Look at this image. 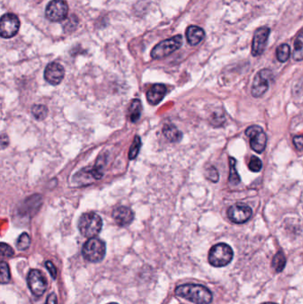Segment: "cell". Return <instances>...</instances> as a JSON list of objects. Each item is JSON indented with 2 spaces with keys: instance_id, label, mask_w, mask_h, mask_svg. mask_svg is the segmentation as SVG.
<instances>
[{
  "instance_id": "cell-1",
  "label": "cell",
  "mask_w": 303,
  "mask_h": 304,
  "mask_svg": "<svg viewBox=\"0 0 303 304\" xmlns=\"http://www.w3.org/2000/svg\"><path fill=\"white\" fill-rule=\"evenodd\" d=\"M175 294L196 304H209L213 301L212 292L202 285H181L175 289Z\"/></svg>"
},
{
  "instance_id": "cell-2",
  "label": "cell",
  "mask_w": 303,
  "mask_h": 304,
  "mask_svg": "<svg viewBox=\"0 0 303 304\" xmlns=\"http://www.w3.org/2000/svg\"><path fill=\"white\" fill-rule=\"evenodd\" d=\"M77 227L84 237H95L103 229V219L93 212L86 213L80 216Z\"/></svg>"
},
{
  "instance_id": "cell-3",
  "label": "cell",
  "mask_w": 303,
  "mask_h": 304,
  "mask_svg": "<svg viewBox=\"0 0 303 304\" xmlns=\"http://www.w3.org/2000/svg\"><path fill=\"white\" fill-rule=\"evenodd\" d=\"M233 250L229 245L219 243L211 248L208 254V261L213 267L226 266L233 259Z\"/></svg>"
},
{
  "instance_id": "cell-4",
  "label": "cell",
  "mask_w": 303,
  "mask_h": 304,
  "mask_svg": "<svg viewBox=\"0 0 303 304\" xmlns=\"http://www.w3.org/2000/svg\"><path fill=\"white\" fill-rule=\"evenodd\" d=\"M82 254L87 261L90 262H100L106 254V245L104 241L97 237H92L84 244Z\"/></svg>"
},
{
  "instance_id": "cell-5",
  "label": "cell",
  "mask_w": 303,
  "mask_h": 304,
  "mask_svg": "<svg viewBox=\"0 0 303 304\" xmlns=\"http://www.w3.org/2000/svg\"><path fill=\"white\" fill-rule=\"evenodd\" d=\"M183 45V37L180 35H176L174 37L166 39V40L157 44L151 51V57L156 60H159L173 54V52L178 50Z\"/></svg>"
},
{
  "instance_id": "cell-6",
  "label": "cell",
  "mask_w": 303,
  "mask_h": 304,
  "mask_svg": "<svg viewBox=\"0 0 303 304\" xmlns=\"http://www.w3.org/2000/svg\"><path fill=\"white\" fill-rule=\"evenodd\" d=\"M68 13L69 6L65 0H52L46 9V16L53 23L65 20Z\"/></svg>"
},
{
  "instance_id": "cell-7",
  "label": "cell",
  "mask_w": 303,
  "mask_h": 304,
  "mask_svg": "<svg viewBox=\"0 0 303 304\" xmlns=\"http://www.w3.org/2000/svg\"><path fill=\"white\" fill-rule=\"evenodd\" d=\"M103 175V167L100 165L96 164L95 167L83 168L82 170L77 172V174L73 177V180L77 186H85L92 184L95 180H100Z\"/></svg>"
},
{
  "instance_id": "cell-8",
  "label": "cell",
  "mask_w": 303,
  "mask_h": 304,
  "mask_svg": "<svg viewBox=\"0 0 303 304\" xmlns=\"http://www.w3.org/2000/svg\"><path fill=\"white\" fill-rule=\"evenodd\" d=\"M20 26V20L15 14H4L0 21V35L3 38L14 37L18 33Z\"/></svg>"
},
{
  "instance_id": "cell-9",
  "label": "cell",
  "mask_w": 303,
  "mask_h": 304,
  "mask_svg": "<svg viewBox=\"0 0 303 304\" xmlns=\"http://www.w3.org/2000/svg\"><path fill=\"white\" fill-rule=\"evenodd\" d=\"M246 134L250 140L251 148L257 153H261L265 150L267 144V135L261 127L252 126L246 130Z\"/></svg>"
},
{
  "instance_id": "cell-10",
  "label": "cell",
  "mask_w": 303,
  "mask_h": 304,
  "mask_svg": "<svg viewBox=\"0 0 303 304\" xmlns=\"http://www.w3.org/2000/svg\"><path fill=\"white\" fill-rule=\"evenodd\" d=\"M28 287L37 297L42 296L47 289V280L38 270H31L27 277Z\"/></svg>"
},
{
  "instance_id": "cell-11",
  "label": "cell",
  "mask_w": 303,
  "mask_h": 304,
  "mask_svg": "<svg viewBox=\"0 0 303 304\" xmlns=\"http://www.w3.org/2000/svg\"><path fill=\"white\" fill-rule=\"evenodd\" d=\"M253 214L252 208L247 204L237 203L230 207L228 210V216L234 224H245L247 222Z\"/></svg>"
},
{
  "instance_id": "cell-12",
  "label": "cell",
  "mask_w": 303,
  "mask_h": 304,
  "mask_svg": "<svg viewBox=\"0 0 303 304\" xmlns=\"http://www.w3.org/2000/svg\"><path fill=\"white\" fill-rule=\"evenodd\" d=\"M270 77L271 72L269 70H260L255 75L252 85V95L253 97L261 96L268 90Z\"/></svg>"
},
{
  "instance_id": "cell-13",
  "label": "cell",
  "mask_w": 303,
  "mask_h": 304,
  "mask_svg": "<svg viewBox=\"0 0 303 304\" xmlns=\"http://www.w3.org/2000/svg\"><path fill=\"white\" fill-rule=\"evenodd\" d=\"M270 33V29L266 27L260 28L255 31L252 44V54L253 56H259L264 53Z\"/></svg>"
},
{
  "instance_id": "cell-14",
  "label": "cell",
  "mask_w": 303,
  "mask_h": 304,
  "mask_svg": "<svg viewBox=\"0 0 303 304\" xmlns=\"http://www.w3.org/2000/svg\"><path fill=\"white\" fill-rule=\"evenodd\" d=\"M65 75L64 68L58 63H52L47 65L45 70V79L48 83L57 86L64 79Z\"/></svg>"
},
{
  "instance_id": "cell-15",
  "label": "cell",
  "mask_w": 303,
  "mask_h": 304,
  "mask_svg": "<svg viewBox=\"0 0 303 304\" xmlns=\"http://www.w3.org/2000/svg\"><path fill=\"white\" fill-rule=\"evenodd\" d=\"M112 216L116 224L121 227L129 225L134 219L133 211L127 207H119L116 208L112 213Z\"/></svg>"
},
{
  "instance_id": "cell-16",
  "label": "cell",
  "mask_w": 303,
  "mask_h": 304,
  "mask_svg": "<svg viewBox=\"0 0 303 304\" xmlns=\"http://www.w3.org/2000/svg\"><path fill=\"white\" fill-rule=\"evenodd\" d=\"M167 94V87L163 84H156L147 92V100L151 105H157Z\"/></svg>"
},
{
  "instance_id": "cell-17",
  "label": "cell",
  "mask_w": 303,
  "mask_h": 304,
  "mask_svg": "<svg viewBox=\"0 0 303 304\" xmlns=\"http://www.w3.org/2000/svg\"><path fill=\"white\" fill-rule=\"evenodd\" d=\"M186 37L190 46H197L203 40L205 37V31L203 29L192 25L187 29Z\"/></svg>"
},
{
  "instance_id": "cell-18",
  "label": "cell",
  "mask_w": 303,
  "mask_h": 304,
  "mask_svg": "<svg viewBox=\"0 0 303 304\" xmlns=\"http://www.w3.org/2000/svg\"><path fill=\"white\" fill-rule=\"evenodd\" d=\"M163 134L171 143H177L183 137V134L177 129L175 126L172 124L165 125V127H163Z\"/></svg>"
},
{
  "instance_id": "cell-19",
  "label": "cell",
  "mask_w": 303,
  "mask_h": 304,
  "mask_svg": "<svg viewBox=\"0 0 303 304\" xmlns=\"http://www.w3.org/2000/svg\"><path fill=\"white\" fill-rule=\"evenodd\" d=\"M142 111H143V106L140 100L139 99L133 100L130 107L128 109V117L130 118L131 122L135 123L140 119Z\"/></svg>"
},
{
  "instance_id": "cell-20",
  "label": "cell",
  "mask_w": 303,
  "mask_h": 304,
  "mask_svg": "<svg viewBox=\"0 0 303 304\" xmlns=\"http://www.w3.org/2000/svg\"><path fill=\"white\" fill-rule=\"evenodd\" d=\"M286 265H287V258L283 252L280 251L274 255L271 266L276 272H281V271H283Z\"/></svg>"
},
{
  "instance_id": "cell-21",
  "label": "cell",
  "mask_w": 303,
  "mask_h": 304,
  "mask_svg": "<svg viewBox=\"0 0 303 304\" xmlns=\"http://www.w3.org/2000/svg\"><path fill=\"white\" fill-rule=\"evenodd\" d=\"M293 57L294 60L298 62L303 60V32L300 33L295 39Z\"/></svg>"
},
{
  "instance_id": "cell-22",
  "label": "cell",
  "mask_w": 303,
  "mask_h": 304,
  "mask_svg": "<svg viewBox=\"0 0 303 304\" xmlns=\"http://www.w3.org/2000/svg\"><path fill=\"white\" fill-rule=\"evenodd\" d=\"M236 164L237 161L234 157H230V176H229V180L231 184L233 185H237L240 183V177L238 174H237V169H236Z\"/></svg>"
},
{
  "instance_id": "cell-23",
  "label": "cell",
  "mask_w": 303,
  "mask_h": 304,
  "mask_svg": "<svg viewBox=\"0 0 303 304\" xmlns=\"http://www.w3.org/2000/svg\"><path fill=\"white\" fill-rule=\"evenodd\" d=\"M31 112L33 117L37 119V120H43L47 117V114H48V110L45 105L42 104H36L33 105V107L31 109Z\"/></svg>"
},
{
  "instance_id": "cell-24",
  "label": "cell",
  "mask_w": 303,
  "mask_h": 304,
  "mask_svg": "<svg viewBox=\"0 0 303 304\" xmlns=\"http://www.w3.org/2000/svg\"><path fill=\"white\" fill-rule=\"evenodd\" d=\"M290 47L287 44H283L277 49V58L280 63H286L290 57Z\"/></svg>"
},
{
  "instance_id": "cell-25",
  "label": "cell",
  "mask_w": 303,
  "mask_h": 304,
  "mask_svg": "<svg viewBox=\"0 0 303 304\" xmlns=\"http://www.w3.org/2000/svg\"><path fill=\"white\" fill-rule=\"evenodd\" d=\"M140 147H142V140L139 136H135L133 139V144L131 145L130 151H129V159L133 160L135 157L138 156L139 151H140Z\"/></svg>"
},
{
  "instance_id": "cell-26",
  "label": "cell",
  "mask_w": 303,
  "mask_h": 304,
  "mask_svg": "<svg viewBox=\"0 0 303 304\" xmlns=\"http://www.w3.org/2000/svg\"><path fill=\"white\" fill-rule=\"evenodd\" d=\"M30 237L29 235L27 234L26 232H24L21 235L18 240H17L16 247L19 250H26L30 248Z\"/></svg>"
},
{
  "instance_id": "cell-27",
  "label": "cell",
  "mask_w": 303,
  "mask_h": 304,
  "mask_svg": "<svg viewBox=\"0 0 303 304\" xmlns=\"http://www.w3.org/2000/svg\"><path fill=\"white\" fill-rule=\"evenodd\" d=\"M0 270H1L0 281L2 284H7L10 281V271H9V267H8L7 262H5V261L1 262Z\"/></svg>"
},
{
  "instance_id": "cell-28",
  "label": "cell",
  "mask_w": 303,
  "mask_h": 304,
  "mask_svg": "<svg viewBox=\"0 0 303 304\" xmlns=\"http://www.w3.org/2000/svg\"><path fill=\"white\" fill-rule=\"evenodd\" d=\"M248 167H249V169H250L252 172L258 173V172H260V171L261 170V168H262V162H261V160H260L259 157H251L250 162H249V164H248Z\"/></svg>"
},
{
  "instance_id": "cell-29",
  "label": "cell",
  "mask_w": 303,
  "mask_h": 304,
  "mask_svg": "<svg viewBox=\"0 0 303 304\" xmlns=\"http://www.w3.org/2000/svg\"><path fill=\"white\" fill-rule=\"evenodd\" d=\"M206 177L213 183H217L219 180V174L216 168L213 166L207 167L206 170Z\"/></svg>"
},
{
  "instance_id": "cell-30",
  "label": "cell",
  "mask_w": 303,
  "mask_h": 304,
  "mask_svg": "<svg viewBox=\"0 0 303 304\" xmlns=\"http://www.w3.org/2000/svg\"><path fill=\"white\" fill-rule=\"evenodd\" d=\"M1 254L3 257H12L14 254V251L9 245L1 243Z\"/></svg>"
},
{
  "instance_id": "cell-31",
  "label": "cell",
  "mask_w": 303,
  "mask_h": 304,
  "mask_svg": "<svg viewBox=\"0 0 303 304\" xmlns=\"http://www.w3.org/2000/svg\"><path fill=\"white\" fill-rule=\"evenodd\" d=\"M293 144L298 151L303 150V135H296L293 137Z\"/></svg>"
},
{
  "instance_id": "cell-32",
  "label": "cell",
  "mask_w": 303,
  "mask_h": 304,
  "mask_svg": "<svg viewBox=\"0 0 303 304\" xmlns=\"http://www.w3.org/2000/svg\"><path fill=\"white\" fill-rule=\"evenodd\" d=\"M46 267H47V271L50 273L51 276L53 278H56L57 277V270L56 267L53 265V262L50 261H47L46 264Z\"/></svg>"
},
{
  "instance_id": "cell-33",
  "label": "cell",
  "mask_w": 303,
  "mask_h": 304,
  "mask_svg": "<svg viewBox=\"0 0 303 304\" xmlns=\"http://www.w3.org/2000/svg\"><path fill=\"white\" fill-rule=\"evenodd\" d=\"M46 304H57L56 294H54V293L49 294L48 297H47Z\"/></svg>"
},
{
  "instance_id": "cell-34",
  "label": "cell",
  "mask_w": 303,
  "mask_h": 304,
  "mask_svg": "<svg viewBox=\"0 0 303 304\" xmlns=\"http://www.w3.org/2000/svg\"><path fill=\"white\" fill-rule=\"evenodd\" d=\"M262 304H277V303H274V302H265V303H262Z\"/></svg>"
},
{
  "instance_id": "cell-35",
  "label": "cell",
  "mask_w": 303,
  "mask_h": 304,
  "mask_svg": "<svg viewBox=\"0 0 303 304\" xmlns=\"http://www.w3.org/2000/svg\"><path fill=\"white\" fill-rule=\"evenodd\" d=\"M108 304H118V303H117V302H110V303H108Z\"/></svg>"
}]
</instances>
